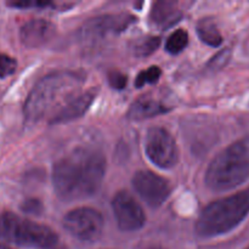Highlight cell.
I'll return each instance as SVG.
<instances>
[{"label": "cell", "instance_id": "cell-23", "mask_svg": "<svg viewBox=\"0 0 249 249\" xmlns=\"http://www.w3.org/2000/svg\"><path fill=\"white\" fill-rule=\"evenodd\" d=\"M7 5L12 7H19V9H27V7H46L50 6V1H32V0H27V1H10Z\"/></svg>", "mask_w": 249, "mask_h": 249}, {"label": "cell", "instance_id": "cell-17", "mask_svg": "<svg viewBox=\"0 0 249 249\" xmlns=\"http://www.w3.org/2000/svg\"><path fill=\"white\" fill-rule=\"evenodd\" d=\"M160 40L157 36H148V38L142 39L138 44H135L134 53L139 57H145V56H148L152 53H155L158 46H160Z\"/></svg>", "mask_w": 249, "mask_h": 249}, {"label": "cell", "instance_id": "cell-10", "mask_svg": "<svg viewBox=\"0 0 249 249\" xmlns=\"http://www.w3.org/2000/svg\"><path fill=\"white\" fill-rule=\"evenodd\" d=\"M134 22L135 17L129 14L104 15L88 21L80 28V36L84 39L104 38L109 34H118L125 31Z\"/></svg>", "mask_w": 249, "mask_h": 249}, {"label": "cell", "instance_id": "cell-21", "mask_svg": "<svg viewBox=\"0 0 249 249\" xmlns=\"http://www.w3.org/2000/svg\"><path fill=\"white\" fill-rule=\"evenodd\" d=\"M128 78L125 74L118 72V71H113V72L108 73V83L112 88L117 90H122L125 88Z\"/></svg>", "mask_w": 249, "mask_h": 249}, {"label": "cell", "instance_id": "cell-8", "mask_svg": "<svg viewBox=\"0 0 249 249\" xmlns=\"http://www.w3.org/2000/svg\"><path fill=\"white\" fill-rule=\"evenodd\" d=\"M133 185L142 201L152 208L162 206L172 191L168 180L150 170H140L136 173L133 178Z\"/></svg>", "mask_w": 249, "mask_h": 249}, {"label": "cell", "instance_id": "cell-25", "mask_svg": "<svg viewBox=\"0 0 249 249\" xmlns=\"http://www.w3.org/2000/svg\"><path fill=\"white\" fill-rule=\"evenodd\" d=\"M0 249H12V248L7 247V246H5V245H0Z\"/></svg>", "mask_w": 249, "mask_h": 249}, {"label": "cell", "instance_id": "cell-26", "mask_svg": "<svg viewBox=\"0 0 249 249\" xmlns=\"http://www.w3.org/2000/svg\"><path fill=\"white\" fill-rule=\"evenodd\" d=\"M248 249H249V248H248Z\"/></svg>", "mask_w": 249, "mask_h": 249}, {"label": "cell", "instance_id": "cell-7", "mask_svg": "<svg viewBox=\"0 0 249 249\" xmlns=\"http://www.w3.org/2000/svg\"><path fill=\"white\" fill-rule=\"evenodd\" d=\"M63 226L74 237L82 241H95L101 236L104 218L92 208H77L71 211L63 219Z\"/></svg>", "mask_w": 249, "mask_h": 249}, {"label": "cell", "instance_id": "cell-5", "mask_svg": "<svg viewBox=\"0 0 249 249\" xmlns=\"http://www.w3.org/2000/svg\"><path fill=\"white\" fill-rule=\"evenodd\" d=\"M0 238L22 247L51 248L57 243L53 229L18 216L11 212L0 215Z\"/></svg>", "mask_w": 249, "mask_h": 249}, {"label": "cell", "instance_id": "cell-11", "mask_svg": "<svg viewBox=\"0 0 249 249\" xmlns=\"http://www.w3.org/2000/svg\"><path fill=\"white\" fill-rule=\"evenodd\" d=\"M56 28L46 19H31L19 31L21 41L27 48H39L48 43L55 36Z\"/></svg>", "mask_w": 249, "mask_h": 249}, {"label": "cell", "instance_id": "cell-13", "mask_svg": "<svg viewBox=\"0 0 249 249\" xmlns=\"http://www.w3.org/2000/svg\"><path fill=\"white\" fill-rule=\"evenodd\" d=\"M150 18L152 23L158 28L167 29L180 21L181 12L178 4L169 0H160L153 4Z\"/></svg>", "mask_w": 249, "mask_h": 249}, {"label": "cell", "instance_id": "cell-2", "mask_svg": "<svg viewBox=\"0 0 249 249\" xmlns=\"http://www.w3.org/2000/svg\"><path fill=\"white\" fill-rule=\"evenodd\" d=\"M84 74L74 71H58L45 75L32 89L24 102V117L38 122L50 114V119L80 94Z\"/></svg>", "mask_w": 249, "mask_h": 249}, {"label": "cell", "instance_id": "cell-14", "mask_svg": "<svg viewBox=\"0 0 249 249\" xmlns=\"http://www.w3.org/2000/svg\"><path fill=\"white\" fill-rule=\"evenodd\" d=\"M172 107L167 106L163 102L153 99V97H141L138 101L134 102L128 111V118L133 121H141V119L152 118L169 112Z\"/></svg>", "mask_w": 249, "mask_h": 249}, {"label": "cell", "instance_id": "cell-20", "mask_svg": "<svg viewBox=\"0 0 249 249\" xmlns=\"http://www.w3.org/2000/svg\"><path fill=\"white\" fill-rule=\"evenodd\" d=\"M230 50L229 49H225V50L220 51L219 53H216L208 63V67L212 68V70H219V68H223L224 66L228 63L229 58H230Z\"/></svg>", "mask_w": 249, "mask_h": 249}, {"label": "cell", "instance_id": "cell-4", "mask_svg": "<svg viewBox=\"0 0 249 249\" xmlns=\"http://www.w3.org/2000/svg\"><path fill=\"white\" fill-rule=\"evenodd\" d=\"M249 214V189L218 199L202 211L196 232L202 237L224 235L240 225Z\"/></svg>", "mask_w": 249, "mask_h": 249}, {"label": "cell", "instance_id": "cell-6", "mask_svg": "<svg viewBox=\"0 0 249 249\" xmlns=\"http://www.w3.org/2000/svg\"><path fill=\"white\" fill-rule=\"evenodd\" d=\"M146 155L151 162L163 169L173 168L178 163L179 151L172 134L164 128L150 129L145 139Z\"/></svg>", "mask_w": 249, "mask_h": 249}, {"label": "cell", "instance_id": "cell-15", "mask_svg": "<svg viewBox=\"0 0 249 249\" xmlns=\"http://www.w3.org/2000/svg\"><path fill=\"white\" fill-rule=\"evenodd\" d=\"M197 33L201 40L207 45L219 46L223 43V36L219 33L215 22L212 18H202L197 23Z\"/></svg>", "mask_w": 249, "mask_h": 249}, {"label": "cell", "instance_id": "cell-16", "mask_svg": "<svg viewBox=\"0 0 249 249\" xmlns=\"http://www.w3.org/2000/svg\"><path fill=\"white\" fill-rule=\"evenodd\" d=\"M189 43V34L184 29H178L168 38L165 49L170 53H179L184 50Z\"/></svg>", "mask_w": 249, "mask_h": 249}, {"label": "cell", "instance_id": "cell-9", "mask_svg": "<svg viewBox=\"0 0 249 249\" xmlns=\"http://www.w3.org/2000/svg\"><path fill=\"white\" fill-rule=\"evenodd\" d=\"M112 208L117 224L123 231L139 230L145 224L142 208L128 192H118L112 202Z\"/></svg>", "mask_w": 249, "mask_h": 249}, {"label": "cell", "instance_id": "cell-24", "mask_svg": "<svg viewBox=\"0 0 249 249\" xmlns=\"http://www.w3.org/2000/svg\"><path fill=\"white\" fill-rule=\"evenodd\" d=\"M145 249H164V248L158 247V246H151V247H147V248H145Z\"/></svg>", "mask_w": 249, "mask_h": 249}, {"label": "cell", "instance_id": "cell-22", "mask_svg": "<svg viewBox=\"0 0 249 249\" xmlns=\"http://www.w3.org/2000/svg\"><path fill=\"white\" fill-rule=\"evenodd\" d=\"M22 212L27 214H40L43 211V206H41L40 201L36 198H28L22 203L21 206Z\"/></svg>", "mask_w": 249, "mask_h": 249}, {"label": "cell", "instance_id": "cell-3", "mask_svg": "<svg viewBox=\"0 0 249 249\" xmlns=\"http://www.w3.org/2000/svg\"><path fill=\"white\" fill-rule=\"evenodd\" d=\"M249 179V136L221 151L211 162L206 184L213 191H229Z\"/></svg>", "mask_w": 249, "mask_h": 249}, {"label": "cell", "instance_id": "cell-18", "mask_svg": "<svg viewBox=\"0 0 249 249\" xmlns=\"http://www.w3.org/2000/svg\"><path fill=\"white\" fill-rule=\"evenodd\" d=\"M160 74H162V71L160 70V67L157 66H152L148 70L142 71L140 74L136 77L135 85L138 88L143 87L146 84H153V83H157L160 79Z\"/></svg>", "mask_w": 249, "mask_h": 249}, {"label": "cell", "instance_id": "cell-12", "mask_svg": "<svg viewBox=\"0 0 249 249\" xmlns=\"http://www.w3.org/2000/svg\"><path fill=\"white\" fill-rule=\"evenodd\" d=\"M97 95L96 88H91L90 90L84 92H80L78 96L71 100L63 108H61L53 118L50 119V124H60L66 122L74 121L84 116L85 112L89 109L91 104L94 102L95 97Z\"/></svg>", "mask_w": 249, "mask_h": 249}, {"label": "cell", "instance_id": "cell-19", "mask_svg": "<svg viewBox=\"0 0 249 249\" xmlns=\"http://www.w3.org/2000/svg\"><path fill=\"white\" fill-rule=\"evenodd\" d=\"M17 68V61L6 53H0V78H6L15 73Z\"/></svg>", "mask_w": 249, "mask_h": 249}, {"label": "cell", "instance_id": "cell-1", "mask_svg": "<svg viewBox=\"0 0 249 249\" xmlns=\"http://www.w3.org/2000/svg\"><path fill=\"white\" fill-rule=\"evenodd\" d=\"M106 160L95 148L79 147L60 158L53 169L56 195L63 201H77L92 196L101 186Z\"/></svg>", "mask_w": 249, "mask_h": 249}]
</instances>
